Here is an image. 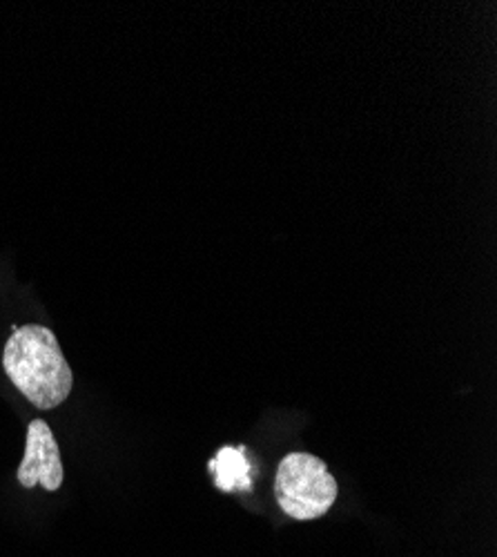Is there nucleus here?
<instances>
[{
    "label": "nucleus",
    "instance_id": "obj_1",
    "mask_svg": "<svg viewBox=\"0 0 497 557\" xmlns=\"http://www.w3.org/2000/svg\"><path fill=\"white\" fill-rule=\"evenodd\" d=\"M3 368L10 382L38 410L61 406L74 386L72 368L57 335L38 323L14 329L3 348Z\"/></svg>",
    "mask_w": 497,
    "mask_h": 557
},
{
    "label": "nucleus",
    "instance_id": "obj_4",
    "mask_svg": "<svg viewBox=\"0 0 497 557\" xmlns=\"http://www.w3.org/2000/svg\"><path fill=\"white\" fill-rule=\"evenodd\" d=\"M210 469L214 475V484L223 493L250 491V486H252V467H250L244 448H233V446L221 448L212 457Z\"/></svg>",
    "mask_w": 497,
    "mask_h": 557
},
{
    "label": "nucleus",
    "instance_id": "obj_2",
    "mask_svg": "<svg viewBox=\"0 0 497 557\" xmlns=\"http://www.w3.org/2000/svg\"><path fill=\"white\" fill-rule=\"evenodd\" d=\"M339 493L324 459L310 453H288L275 478V495L284 513L306 522L326 516Z\"/></svg>",
    "mask_w": 497,
    "mask_h": 557
},
{
    "label": "nucleus",
    "instance_id": "obj_3",
    "mask_svg": "<svg viewBox=\"0 0 497 557\" xmlns=\"http://www.w3.org/2000/svg\"><path fill=\"white\" fill-rule=\"evenodd\" d=\"M23 488L42 486L45 491L57 493L63 484V461L57 437L48 422L34 420L27 426L25 457L16 473Z\"/></svg>",
    "mask_w": 497,
    "mask_h": 557
}]
</instances>
